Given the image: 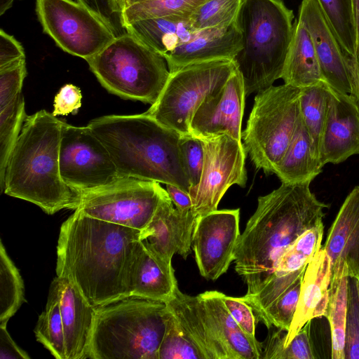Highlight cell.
<instances>
[{
    "label": "cell",
    "instance_id": "cell-1",
    "mask_svg": "<svg viewBox=\"0 0 359 359\" xmlns=\"http://www.w3.org/2000/svg\"><path fill=\"white\" fill-rule=\"evenodd\" d=\"M140 232L75 210L60 227L57 276L69 279L95 308L128 297L127 271Z\"/></svg>",
    "mask_w": 359,
    "mask_h": 359
},
{
    "label": "cell",
    "instance_id": "cell-2",
    "mask_svg": "<svg viewBox=\"0 0 359 359\" xmlns=\"http://www.w3.org/2000/svg\"><path fill=\"white\" fill-rule=\"evenodd\" d=\"M310 184L282 183L258 198L234 254L236 271L247 284L245 295L262 290L287 248L306 230L323 222L328 205L316 198Z\"/></svg>",
    "mask_w": 359,
    "mask_h": 359
},
{
    "label": "cell",
    "instance_id": "cell-3",
    "mask_svg": "<svg viewBox=\"0 0 359 359\" xmlns=\"http://www.w3.org/2000/svg\"><path fill=\"white\" fill-rule=\"evenodd\" d=\"M62 121L41 109L27 116L6 165L1 191L53 215L79 207L81 193L67 185L60 170Z\"/></svg>",
    "mask_w": 359,
    "mask_h": 359
},
{
    "label": "cell",
    "instance_id": "cell-4",
    "mask_svg": "<svg viewBox=\"0 0 359 359\" xmlns=\"http://www.w3.org/2000/svg\"><path fill=\"white\" fill-rule=\"evenodd\" d=\"M88 126L109 151L119 177L172 184L189 194L180 133L145 113L104 116Z\"/></svg>",
    "mask_w": 359,
    "mask_h": 359
},
{
    "label": "cell",
    "instance_id": "cell-5",
    "mask_svg": "<svg viewBox=\"0 0 359 359\" xmlns=\"http://www.w3.org/2000/svg\"><path fill=\"white\" fill-rule=\"evenodd\" d=\"M294 14L283 0H243L236 23L241 47L233 58L245 96L280 79L294 32Z\"/></svg>",
    "mask_w": 359,
    "mask_h": 359
},
{
    "label": "cell",
    "instance_id": "cell-6",
    "mask_svg": "<svg viewBox=\"0 0 359 359\" xmlns=\"http://www.w3.org/2000/svg\"><path fill=\"white\" fill-rule=\"evenodd\" d=\"M168 307L129 296L95 308L90 359H158Z\"/></svg>",
    "mask_w": 359,
    "mask_h": 359
},
{
    "label": "cell",
    "instance_id": "cell-7",
    "mask_svg": "<svg viewBox=\"0 0 359 359\" xmlns=\"http://www.w3.org/2000/svg\"><path fill=\"white\" fill-rule=\"evenodd\" d=\"M86 61L109 93L151 104L158 100L170 76L164 57L128 32Z\"/></svg>",
    "mask_w": 359,
    "mask_h": 359
},
{
    "label": "cell",
    "instance_id": "cell-8",
    "mask_svg": "<svg viewBox=\"0 0 359 359\" xmlns=\"http://www.w3.org/2000/svg\"><path fill=\"white\" fill-rule=\"evenodd\" d=\"M301 88L284 83L257 92L242 133L243 145L255 167L274 174L300 116Z\"/></svg>",
    "mask_w": 359,
    "mask_h": 359
},
{
    "label": "cell",
    "instance_id": "cell-9",
    "mask_svg": "<svg viewBox=\"0 0 359 359\" xmlns=\"http://www.w3.org/2000/svg\"><path fill=\"white\" fill-rule=\"evenodd\" d=\"M232 60L186 65L170 73L156 102L144 113L181 135H190L191 118L203 101L219 89L235 72Z\"/></svg>",
    "mask_w": 359,
    "mask_h": 359
},
{
    "label": "cell",
    "instance_id": "cell-10",
    "mask_svg": "<svg viewBox=\"0 0 359 359\" xmlns=\"http://www.w3.org/2000/svg\"><path fill=\"white\" fill-rule=\"evenodd\" d=\"M165 191L158 182L118 177L108 184L82 193L76 210L141 231L152 218Z\"/></svg>",
    "mask_w": 359,
    "mask_h": 359
},
{
    "label": "cell",
    "instance_id": "cell-11",
    "mask_svg": "<svg viewBox=\"0 0 359 359\" xmlns=\"http://www.w3.org/2000/svg\"><path fill=\"white\" fill-rule=\"evenodd\" d=\"M43 27L65 52L86 60L116 38L111 30L86 6L72 0H36Z\"/></svg>",
    "mask_w": 359,
    "mask_h": 359
},
{
    "label": "cell",
    "instance_id": "cell-12",
    "mask_svg": "<svg viewBox=\"0 0 359 359\" xmlns=\"http://www.w3.org/2000/svg\"><path fill=\"white\" fill-rule=\"evenodd\" d=\"M60 170L64 182L81 194L108 184L119 177L109 151L88 126H74L64 121Z\"/></svg>",
    "mask_w": 359,
    "mask_h": 359
},
{
    "label": "cell",
    "instance_id": "cell-13",
    "mask_svg": "<svg viewBox=\"0 0 359 359\" xmlns=\"http://www.w3.org/2000/svg\"><path fill=\"white\" fill-rule=\"evenodd\" d=\"M199 139L204 149L203 167L199 184L190 194L196 217L217 210L231 185L245 187L247 182V154L241 140L226 134Z\"/></svg>",
    "mask_w": 359,
    "mask_h": 359
},
{
    "label": "cell",
    "instance_id": "cell-14",
    "mask_svg": "<svg viewBox=\"0 0 359 359\" xmlns=\"http://www.w3.org/2000/svg\"><path fill=\"white\" fill-rule=\"evenodd\" d=\"M240 210H216L197 217L192 249L201 275L215 280L233 261L240 238Z\"/></svg>",
    "mask_w": 359,
    "mask_h": 359
},
{
    "label": "cell",
    "instance_id": "cell-15",
    "mask_svg": "<svg viewBox=\"0 0 359 359\" xmlns=\"http://www.w3.org/2000/svg\"><path fill=\"white\" fill-rule=\"evenodd\" d=\"M196 218L192 210L177 209L165 191L138 241L158 262L171 266L174 255L186 259L190 254Z\"/></svg>",
    "mask_w": 359,
    "mask_h": 359
},
{
    "label": "cell",
    "instance_id": "cell-16",
    "mask_svg": "<svg viewBox=\"0 0 359 359\" xmlns=\"http://www.w3.org/2000/svg\"><path fill=\"white\" fill-rule=\"evenodd\" d=\"M245 97L243 81L236 69L198 107L190 123L191 134L198 138L226 134L241 140Z\"/></svg>",
    "mask_w": 359,
    "mask_h": 359
},
{
    "label": "cell",
    "instance_id": "cell-17",
    "mask_svg": "<svg viewBox=\"0 0 359 359\" xmlns=\"http://www.w3.org/2000/svg\"><path fill=\"white\" fill-rule=\"evenodd\" d=\"M298 19L309 32L323 81L333 90L351 94L347 55L316 0H302Z\"/></svg>",
    "mask_w": 359,
    "mask_h": 359
},
{
    "label": "cell",
    "instance_id": "cell-18",
    "mask_svg": "<svg viewBox=\"0 0 359 359\" xmlns=\"http://www.w3.org/2000/svg\"><path fill=\"white\" fill-rule=\"evenodd\" d=\"M356 154H359V111L351 94L330 87L320 162L323 166L338 164Z\"/></svg>",
    "mask_w": 359,
    "mask_h": 359
},
{
    "label": "cell",
    "instance_id": "cell-19",
    "mask_svg": "<svg viewBox=\"0 0 359 359\" xmlns=\"http://www.w3.org/2000/svg\"><path fill=\"white\" fill-rule=\"evenodd\" d=\"M49 294L60 304L67 359L90 358L95 307L67 278L56 276L50 284Z\"/></svg>",
    "mask_w": 359,
    "mask_h": 359
},
{
    "label": "cell",
    "instance_id": "cell-20",
    "mask_svg": "<svg viewBox=\"0 0 359 359\" xmlns=\"http://www.w3.org/2000/svg\"><path fill=\"white\" fill-rule=\"evenodd\" d=\"M331 263V282L343 275L359 277V186L341 205L323 248Z\"/></svg>",
    "mask_w": 359,
    "mask_h": 359
},
{
    "label": "cell",
    "instance_id": "cell-21",
    "mask_svg": "<svg viewBox=\"0 0 359 359\" xmlns=\"http://www.w3.org/2000/svg\"><path fill=\"white\" fill-rule=\"evenodd\" d=\"M331 275L330 258L321 248L310 261L304 273L296 312L286 333L283 347H286L311 320L326 316Z\"/></svg>",
    "mask_w": 359,
    "mask_h": 359
},
{
    "label": "cell",
    "instance_id": "cell-22",
    "mask_svg": "<svg viewBox=\"0 0 359 359\" xmlns=\"http://www.w3.org/2000/svg\"><path fill=\"white\" fill-rule=\"evenodd\" d=\"M241 47V34L236 23L198 31L196 36L177 47L165 60L170 73L196 62L233 60Z\"/></svg>",
    "mask_w": 359,
    "mask_h": 359
},
{
    "label": "cell",
    "instance_id": "cell-23",
    "mask_svg": "<svg viewBox=\"0 0 359 359\" xmlns=\"http://www.w3.org/2000/svg\"><path fill=\"white\" fill-rule=\"evenodd\" d=\"M165 303L205 359H229L215 323L198 295L184 294L177 286Z\"/></svg>",
    "mask_w": 359,
    "mask_h": 359
},
{
    "label": "cell",
    "instance_id": "cell-24",
    "mask_svg": "<svg viewBox=\"0 0 359 359\" xmlns=\"http://www.w3.org/2000/svg\"><path fill=\"white\" fill-rule=\"evenodd\" d=\"M126 283L128 297L165 302L178 286L172 266L158 262L139 241L133 248Z\"/></svg>",
    "mask_w": 359,
    "mask_h": 359
},
{
    "label": "cell",
    "instance_id": "cell-25",
    "mask_svg": "<svg viewBox=\"0 0 359 359\" xmlns=\"http://www.w3.org/2000/svg\"><path fill=\"white\" fill-rule=\"evenodd\" d=\"M145 45L165 57L180 45L194 38L198 31L190 16L170 15L140 20L126 26Z\"/></svg>",
    "mask_w": 359,
    "mask_h": 359
},
{
    "label": "cell",
    "instance_id": "cell-26",
    "mask_svg": "<svg viewBox=\"0 0 359 359\" xmlns=\"http://www.w3.org/2000/svg\"><path fill=\"white\" fill-rule=\"evenodd\" d=\"M323 165L314 155L311 140L301 116L292 139L274 174L285 184L311 182Z\"/></svg>",
    "mask_w": 359,
    "mask_h": 359
},
{
    "label": "cell",
    "instance_id": "cell-27",
    "mask_svg": "<svg viewBox=\"0 0 359 359\" xmlns=\"http://www.w3.org/2000/svg\"><path fill=\"white\" fill-rule=\"evenodd\" d=\"M281 79L284 83L300 88L323 81L311 35L298 18L294 22Z\"/></svg>",
    "mask_w": 359,
    "mask_h": 359
},
{
    "label": "cell",
    "instance_id": "cell-28",
    "mask_svg": "<svg viewBox=\"0 0 359 359\" xmlns=\"http://www.w3.org/2000/svg\"><path fill=\"white\" fill-rule=\"evenodd\" d=\"M221 292L205 291L198 296L212 317L229 359H261L257 347L241 330L221 299Z\"/></svg>",
    "mask_w": 359,
    "mask_h": 359
},
{
    "label": "cell",
    "instance_id": "cell-29",
    "mask_svg": "<svg viewBox=\"0 0 359 359\" xmlns=\"http://www.w3.org/2000/svg\"><path fill=\"white\" fill-rule=\"evenodd\" d=\"M323 232L321 222L299 236L277 261L273 276L282 277L292 284L303 276L307 265L321 249Z\"/></svg>",
    "mask_w": 359,
    "mask_h": 359
},
{
    "label": "cell",
    "instance_id": "cell-30",
    "mask_svg": "<svg viewBox=\"0 0 359 359\" xmlns=\"http://www.w3.org/2000/svg\"><path fill=\"white\" fill-rule=\"evenodd\" d=\"M329 89V86L321 81L301 88L299 97L300 116L310 136L314 155L320 162L323 135L327 116Z\"/></svg>",
    "mask_w": 359,
    "mask_h": 359
},
{
    "label": "cell",
    "instance_id": "cell-31",
    "mask_svg": "<svg viewBox=\"0 0 359 359\" xmlns=\"http://www.w3.org/2000/svg\"><path fill=\"white\" fill-rule=\"evenodd\" d=\"M348 279L346 274L330 283L327 309L331 332V358L345 359V332L347 317Z\"/></svg>",
    "mask_w": 359,
    "mask_h": 359
},
{
    "label": "cell",
    "instance_id": "cell-32",
    "mask_svg": "<svg viewBox=\"0 0 359 359\" xmlns=\"http://www.w3.org/2000/svg\"><path fill=\"white\" fill-rule=\"evenodd\" d=\"M25 302L21 275L0 242V325L7 324Z\"/></svg>",
    "mask_w": 359,
    "mask_h": 359
},
{
    "label": "cell",
    "instance_id": "cell-33",
    "mask_svg": "<svg viewBox=\"0 0 359 359\" xmlns=\"http://www.w3.org/2000/svg\"><path fill=\"white\" fill-rule=\"evenodd\" d=\"M343 50L348 57L356 55V36L351 0H316Z\"/></svg>",
    "mask_w": 359,
    "mask_h": 359
},
{
    "label": "cell",
    "instance_id": "cell-34",
    "mask_svg": "<svg viewBox=\"0 0 359 359\" xmlns=\"http://www.w3.org/2000/svg\"><path fill=\"white\" fill-rule=\"evenodd\" d=\"M27 116L22 93L0 110V187L2 190L5 170L10 154L20 134Z\"/></svg>",
    "mask_w": 359,
    "mask_h": 359
},
{
    "label": "cell",
    "instance_id": "cell-35",
    "mask_svg": "<svg viewBox=\"0 0 359 359\" xmlns=\"http://www.w3.org/2000/svg\"><path fill=\"white\" fill-rule=\"evenodd\" d=\"M34 331L36 340L56 359H67L60 304L53 296L48 294L46 309L39 316Z\"/></svg>",
    "mask_w": 359,
    "mask_h": 359
},
{
    "label": "cell",
    "instance_id": "cell-36",
    "mask_svg": "<svg viewBox=\"0 0 359 359\" xmlns=\"http://www.w3.org/2000/svg\"><path fill=\"white\" fill-rule=\"evenodd\" d=\"M310 323V322H309ZM309 323L306 324L286 347H283L287 331L278 329L269 334L262 344L261 358L264 359H314L309 336Z\"/></svg>",
    "mask_w": 359,
    "mask_h": 359
},
{
    "label": "cell",
    "instance_id": "cell-37",
    "mask_svg": "<svg viewBox=\"0 0 359 359\" xmlns=\"http://www.w3.org/2000/svg\"><path fill=\"white\" fill-rule=\"evenodd\" d=\"M167 307L165 330L158 349V359H205L175 313Z\"/></svg>",
    "mask_w": 359,
    "mask_h": 359
},
{
    "label": "cell",
    "instance_id": "cell-38",
    "mask_svg": "<svg viewBox=\"0 0 359 359\" xmlns=\"http://www.w3.org/2000/svg\"><path fill=\"white\" fill-rule=\"evenodd\" d=\"M207 0H145L123 12L125 25L152 18L170 15L190 16Z\"/></svg>",
    "mask_w": 359,
    "mask_h": 359
},
{
    "label": "cell",
    "instance_id": "cell-39",
    "mask_svg": "<svg viewBox=\"0 0 359 359\" xmlns=\"http://www.w3.org/2000/svg\"><path fill=\"white\" fill-rule=\"evenodd\" d=\"M243 0H207L190 15L196 31L226 27L236 21Z\"/></svg>",
    "mask_w": 359,
    "mask_h": 359
},
{
    "label": "cell",
    "instance_id": "cell-40",
    "mask_svg": "<svg viewBox=\"0 0 359 359\" xmlns=\"http://www.w3.org/2000/svg\"><path fill=\"white\" fill-rule=\"evenodd\" d=\"M303 276L292 284L273 304L257 316L269 329L272 326L288 331L296 312Z\"/></svg>",
    "mask_w": 359,
    "mask_h": 359
},
{
    "label": "cell",
    "instance_id": "cell-41",
    "mask_svg": "<svg viewBox=\"0 0 359 359\" xmlns=\"http://www.w3.org/2000/svg\"><path fill=\"white\" fill-rule=\"evenodd\" d=\"M345 359H359V299L355 278L349 277Z\"/></svg>",
    "mask_w": 359,
    "mask_h": 359
},
{
    "label": "cell",
    "instance_id": "cell-42",
    "mask_svg": "<svg viewBox=\"0 0 359 359\" xmlns=\"http://www.w3.org/2000/svg\"><path fill=\"white\" fill-rule=\"evenodd\" d=\"M180 145L190 182V195L198 187L201 177L204 162L203 145L199 138L191 134L181 135Z\"/></svg>",
    "mask_w": 359,
    "mask_h": 359
},
{
    "label": "cell",
    "instance_id": "cell-43",
    "mask_svg": "<svg viewBox=\"0 0 359 359\" xmlns=\"http://www.w3.org/2000/svg\"><path fill=\"white\" fill-rule=\"evenodd\" d=\"M98 17L116 37L127 33L121 0H76Z\"/></svg>",
    "mask_w": 359,
    "mask_h": 359
},
{
    "label": "cell",
    "instance_id": "cell-44",
    "mask_svg": "<svg viewBox=\"0 0 359 359\" xmlns=\"http://www.w3.org/2000/svg\"><path fill=\"white\" fill-rule=\"evenodd\" d=\"M26 75L25 58L0 69V110L22 93Z\"/></svg>",
    "mask_w": 359,
    "mask_h": 359
},
{
    "label": "cell",
    "instance_id": "cell-45",
    "mask_svg": "<svg viewBox=\"0 0 359 359\" xmlns=\"http://www.w3.org/2000/svg\"><path fill=\"white\" fill-rule=\"evenodd\" d=\"M220 295L224 304L241 330L257 347L262 349V344L257 340L255 336L256 318L252 308L239 297L227 296L222 292Z\"/></svg>",
    "mask_w": 359,
    "mask_h": 359
},
{
    "label": "cell",
    "instance_id": "cell-46",
    "mask_svg": "<svg viewBox=\"0 0 359 359\" xmlns=\"http://www.w3.org/2000/svg\"><path fill=\"white\" fill-rule=\"evenodd\" d=\"M82 95L81 90L72 84L63 86L54 99V116H66L76 114L81 106Z\"/></svg>",
    "mask_w": 359,
    "mask_h": 359
},
{
    "label": "cell",
    "instance_id": "cell-47",
    "mask_svg": "<svg viewBox=\"0 0 359 359\" xmlns=\"http://www.w3.org/2000/svg\"><path fill=\"white\" fill-rule=\"evenodd\" d=\"M25 58L21 43L3 29L0 31V69Z\"/></svg>",
    "mask_w": 359,
    "mask_h": 359
},
{
    "label": "cell",
    "instance_id": "cell-48",
    "mask_svg": "<svg viewBox=\"0 0 359 359\" xmlns=\"http://www.w3.org/2000/svg\"><path fill=\"white\" fill-rule=\"evenodd\" d=\"M29 355L13 340L6 324L0 325V359H29Z\"/></svg>",
    "mask_w": 359,
    "mask_h": 359
},
{
    "label": "cell",
    "instance_id": "cell-49",
    "mask_svg": "<svg viewBox=\"0 0 359 359\" xmlns=\"http://www.w3.org/2000/svg\"><path fill=\"white\" fill-rule=\"evenodd\" d=\"M165 185L166 191L177 209L182 212L192 210V200L189 194L174 185Z\"/></svg>",
    "mask_w": 359,
    "mask_h": 359
},
{
    "label": "cell",
    "instance_id": "cell-50",
    "mask_svg": "<svg viewBox=\"0 0 359 359\" xmlns=\"http://www.w3.org/2000/svg\"><path fill=\"white\" fill-rule=\"evenodd\" d=\"M347 65L351 84V95L359 111V62L355 57H347Z\"/></svg>",
    "mask_w": 359,
    "mask_h": 359
},
{
    "label": "cell",
    "instance_id": "cell-51",
    "mask_svg": "<svg viewBox=\"0 0 359 359\" xmlns=\"http://www.w3.org/2000/svg\"><path fill=\"white\" fill-rule=\"evenodd\" d=\"M351 6L356 36L355 58L359 62V0H351Z\"/></svg>",
    "mask_w": 359,
    "mask_h": 359
},
{
    "label": "cell",
    "instance_id": "cell-52",
    "mask_svg": "<svg viewBox=\"0 0 359 359\" xmlns=\"http://www.w3.org/2000/svg\"><path fill=\"white\" fill-rule=\"evenodd\" d=\"M145 0H121L123 11Z\"/></svg>",
    "mask_w": 359,
    "mask_h": 359
},
{
    "label": "cell",
    "instance_id": "cell-53",
    "mask_svg": "<svg viewBox=\"0 0 359 359\" xmlns=\"http://www.w3.org/2000/svg\"><path fill=\"white\" fill-rule=\"evenodd\" d=\"M355 284H356V287H357V291H358V299H359V278H355Z\"/></svg>",
    "mask_w": 359,
    "mask_h": 359
},
{
    "label": "cell",
    "instance_id": "cell-54",
    "mask_svg": "<svg viewBox=\"0 0 359 359\" xmlns=\"http://www.w3.org/2000/svg\"><path fill=\"white\" fill-rule=\"evenodd\" d=\"M358 278H359V277H358Z\"/></svg>",
    "mask_w": 359,
    "mask_h": 359
}]
</instances>
